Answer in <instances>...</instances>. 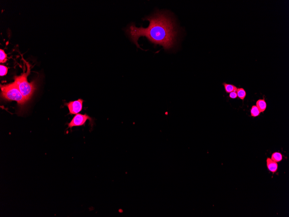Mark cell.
<instances>
[{"label": "cell", "mask_w": 289, "mask_h": 217, "mask_svg": "<svg viewBox=\"0 0 289 217\" xmlns=\"http://www.w3.org/2000/svg\"><path fill=\"white\" fill-rule=\"evenodd\" d=\"M237 96L239 97V99L242 100V101L244 100L246 96V90L242 88H237Z\"/></svg>", "instance_id": "obj_10"}, {"label": "cell", "mask_w": 289, "mask_h": 217, "mask_svg": "<svg viewBox=\"0 0 289 217\" xmlns=\"http://www.w3.org/2000/svg\"><path fill=\"white\" fill-rule=\"evenodd\" d=\"M261 112L256 105H253L251 109V115L253 117H256L260 116Z\"/></svg>", "instance_id": "obj_11"}, {"label": "cell", "mask_w": 289, "mask_h": 217, "mask_svg": "<svg viewBox=\"0 0 289 217\" xmlns=\"http://www.w3.org/2000/svg\"><path fill=\"white\" fill-rule=\"evenodd\" d=\"M87 120H90V123H92V118L87 114H76L71 122L68 124V128H71L74 127L84 125Z\"/></svg>", "instance_id": "obj_4"}, {"label": "cell", "mask_w": 289, "mask_h": 217, "mask_svg": "<svg viewBox=\"0 0 289 217\" xmlns=\"http://www.w3.org/2000/svg\"><path fill=\"white\" fill-rule=\"evenodd\" d=\"M30 72L29 66H27V71L26 73H24L21 76H15L14 78V83L18 87L20 91L21 92L27 101L28 100L35 90V82L28 83L27 81V76Z\"/></svg>", "instance_id": "obj_3"}, {"label": "cell", "mask_w": 289, "mask_h": 217, "mask_svg": "<svg viewBox=\"0 0 289 217\" xmlns=\"http://www.w3.org/2000/svg\"><path fill=\"white\" fill-rule=\"evenodd\" d=\"M144 20L149 21V25L147 28L136 27L132 23L125 29L129 39L137 48L143 50L138 43L141 36L146 37L155 46L157 45L162 46L165 50L173 47L178 32L175 24L170 16L164 12H157Z\"/></svg>", "instance_id": "obj_1"}, {"label": "cell", "mask_w": 289, "mask_h": 217, "mask_svg": "<svg viewBox=\"0 0 289 217\" xmlns=\"http://www.w3.org/2000/svg\"><path fill=\"white\" fill-rule=\"evenodd\" d=\"M223 85L224 87L226 93L230 94V93L232 92H237V86L231 84L226 83H223Z\"/></svg>", "instance_id": "obj_7"}, {"label": "cell", "mask_w": 289, "mask_h": 217, "mask_svg": "<svg viewBox=\"0 0 289 217\" xmlns=\"http://www.w3.org/2000/svg\"><path fill=\"white\" fill-rule=\"evenodd\" d=\"M256 106L261 113L264 112L267 108V103L264 99H259L256 102Z\"/></svg>", "instance_id": "obj_8"}, {"label": "cell", "mask_w": 289, "mask_h": 217, "mask_svg": "<svg viewBox=\"0 0 289 217\" xmlns=\"http://www.w3.org/2000/svg\"><path fill=\"white\" fill-rule=\"evenodd\" d=\"M266 165L267 169L273 174H274L278 170V166L277 162L271 159L270 158H267L266 160Z\"/></svg>", "instance_id": "obj_6"}, {"label": "cell", "mask_w": 289, "mask_h": 217, "mask_svg": "<svg viewBox=\"0 0 289 217\" xmlns=\"http://www.w3.org/2000/svg\"><path fill=\"white\" fill-rule=\"evenodd\" d=\"M1 95L3 99L8 101H15L20 105H23L27 102L15 83L1 85Z\"/></svg>", "instance_id": "obj_2"}, {"label": "cell", "mask_w": 289, "mask_h": 217, "mask_svg": "<svg viewBox=\"0 0 289 217\" xmlns=\"http://www.w3.org/2000/svg\"><path fill=\"white\" fill-rule=\"evenodd\" d=\"M84 101L82 99H78L75 101H71L66 103L68 107L70 115H76L81 111L83 108Z\"/></svg>", "instance_id": "obj_5"}, {"label": "cell", "mask_w": 289, "mask_h": 217, "mask_svg": "<svg viewBox=\"0 0 289 217\" xmlns=\"http://www.w3.org/2000/svg\"><path fill=\"white\" fill-rule=\"evenodd\" d=\"M229 97L232 99H237L238 97L237 92H232L230 93V94H229Z\"/></svg>", "instance_id": "obj_14"}, {"label": "cell", "mask_w": 289, "mask_h": 217, "mask_svg": "<svg viewBox=\"0 0 289 217\" xmlns=\"http://www.w3.org/2000/svg\"><path fill=\"white\" fill-rule=\"evenodd\" d=\"M0 70H1L0 76H4L7 75L8 70V68L7 67L3 66V65H1V66H0Z\"/></svg>", "instance_id": "obj_13"}, {"label": "cell", "mask_w": 289, "mask_h": 217, "mask_svg": "<svg viewBox=\"0 0 289 217\" xmlns=\"http://www.w3.org/2000/svg\"><path fill=\"white\" fill-rule=\"evenodd\" d=\"M7 55L4 52L3 50H0V62L1 63H4L7 60Z\"/></svg>", "instance_id": "obj_12"}, {"label": "cell", "mask_w": 289, "mask_h": 217, "mask_svg": "<svg viewBox=\"0 0 289 217\" xmlns=\"http://www.w3.org/2000/svg\"><path fill=\"white\" fill-rule=\"evenodd\" d=\"M271 159L276 162H280L283 160V155L280 152H274L271 156Z\"/></svg>", "instance_id": "obj_9"}]
</instances>
